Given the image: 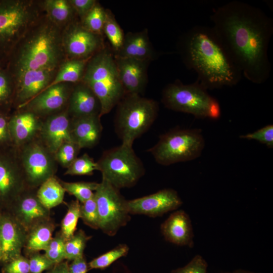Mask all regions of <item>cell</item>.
Wrapping results in <instances>:
<instances>
[{
    "mask_svg": "<svg viewBox=\"0 0 273 273\" xmlns=\"http://www.w3.org/2000/svg\"><path fill=\"white\" fill-rule=\"evenodd\" d=\"M210 19L242 76L253 83H264L271 70L267 52L273 34L272 18L260 8L233 1L217 8Z\"/></svg>",
    "mask_w": 273,
    "mask_h": 273,
    "instance_id": "obj_1",
    "label": "cell"
},
{
    "mask_svg": "<svg viewBox=\"0 0 273 273\" xmlns=\"http://www.w3.org/2000/svg\"><path fill=\"white\" fill-rule=\"evenodd\" d=\"M177 49L185 66L207 90L234 86L242 78L212 27L193 26L181 36Z\"/></svg>",
    "mask_w": 273,
    "mask_h": 273,
    "instance_id": "obj_2",
    "label": "cell"
},
{
    "mask_svg": "<svg viewBox=\"0 0 273 273\" xmlns=\"http://www.w3.org/2000/svg\"><path fill=\"white\" fill-rule=\"evenodd\" d=\"M62 31L44 14L21 39L9 57L6 68L13 79L27 70L58 69L66 60Z\"/></svg>",
    "mask_w": 273,
    "mask_h": 273,
    "instance_id": "obj_3",
    "label": "cell"
},
{
    "mask_svg": "<svg viewBox=\"0 0 273 273\" xmlns=\"http://www.w3.org/2000/svg\"><path fill=\"white\" fill-rule=\"evenodd\" d=\"M42 12L39 2L0 0V62L6 66L13 49Z\"/></svg>",
    "mask_w": 273,
    "mask_h": 273,
    "instance_id": "obj_4",
    "label": "cell"
},
{
    "mask_svg": "<svg viewBox=\"0 0 273 273\" xmlns=\"http://www.w3.org/2000/svg\"><path fill=\"white\" fill-rule=\"evenodd\" d=\"M81 81L99 99L100 117L109 113L124 96L114 55L104 48L89 59Z\"/></svg>",
    "mask_w": 273,
    "mask_h": 273,
    "instance_id": "obj_5",
    "label": "cell"
},
{
    "mask_svg": "<svg viewBox=\"0 0 273 273\" xmlns=\"http://www.w3.org/2000/svg\"><path fill=\"white\" fill-rule=\"evenodd\" d=\"M117 106L115 132L122 145L132 147L134 141L145 133L157 118L158 103L139 95H126Z\"/></svg>",
    "mask_w": 273,
    "mask_h": 273,
    "instance_id": "obj_6",
    "label": "cell"
},
{
    "mask_svg": "<svg viewBox=\"0 0 273 273\" xmlns=\"http://www.w3.org/2000/svg\"><path fill=\"white\" fill-rule=\"evenodd\" d=\"M161 101L170 110L190 114L197 118L217 119L221 115L218 101L197 80L184 84L177 80L168 84L162 91Z\"/></svg>",
    "mask_w": 273,
    "mask_h": 273,
    "instance_id": "obj_7",
    "label": "cell"
},
{
    "mask_svg": "<svg viewBox=\"0 0 273 273\" xmlns=\"http://www.w3.org/2000/svg\"><path fill=\"white\" fill-rule=\"evenodd\" d=\"M204 146L200 130L175 128L160 135L157 143L148 151L157 163L167 166L196 159Z\"/></svg>",
    "mask_w": 273,
    "mask_h": 273,
    "instance_id": "obj_8",
    "label": "cell"
},
{
    "mask_svg": "<svg viewBox=\"0 0 273 273\" xmlns=\"http://www.w3.org/2000/svg\"><path fill=\"white\" fill-rule=\"evenodd\" d=\"M97 162L102 178L119 190L134 186L145 173L133 148L122 144L104 151Z\"/></svg>",
    "mask_w": 273,
    "mask_h": 273,
    "instance_id": "obj_9",
    "label": "cell"
},
{
    "mask_svg": "<svg viewBox=\"0 0 273 273\" xmlns=\"http://www.w3.org/2000/svg\"><path fill=\"white\" fill-rule=\"evenodd\" d=\"M119 190L102 178L94 193L99 228L110 236L116 235L130 218L127 200L125 199Z\"/></svg>",
    "mask_w": 273,
    "mask_h": 273,
    "instance_id": "obj_10",
    "label": "cell"
},
{
    "mask_svg": "<svg viewBox=\"0 0 273 273\" xmlns=\"http://www.w3.org/2000/svg\"><path fill=\"white\" fill-rule=\"evenodd\" d=\"M102 36L86 29L74 20L63 29L62 40L67 59L91 58L104 48Z\"/></svg>",
    "mask_w": 273,
    "mask_h": 273,
    "instance_id": "obj_11",
    "label": "cell"
},
{
    "mask_svg": "<svg viewBox=\"0 0 273 273\" xmlns=\"http://www.w3.org/2000/svg\"><path fill=\"white\" fill-rule=\"evenodd\" d=\"M23 146L22 151L18 149V155L29 180L34 184L42 183L52 176L56 161L42 142L32 140Z\"/></svg>",
    "mask_w": 273,
    "mask_h": 273,
    "instance_id": "obj_12",
    "label": "cell"
},
{
    "mask_svg": "<svg viewBox=\"0 0 273 273\" xmlns=\"http://www.w3.org/2000/svg\"><path fill=\"white\" fill-rule=\"evenodd\" d=\"M182 201L176 191L164 189L152 194L127 200L130 214H144L151 217L162 215L179 208Z\"/></svg>",
    "mask_w": 273,
    "mask_h": 273,
    "instance_id": "obj_13",
    "label": "cell"
},
{
    "mask_svg": "<svg viewBox=\"0 0 273 273\" xmlns=\"http://www.w3.org/2000/svg\"><path fill=\"white\" fill-rule=\"evenodd\" d=\"M21 168L17 148H0V206L9 202L18 191Z\"/></svg>",
    "mask_w": 273,
    "mask_h": 273,
    "instance_id": "obj_14",
    "label": "cell"
},
{
    "mask_svg": "<svg viewBox=\"0 0 273 273\" xmlns=\"http://www.w3.org/2000/svg\"><path fill=\"white\" fill-rule=\"evenodd\" d=\"M73 86L63 83L48 87L18 109L24 108L37 116L56 113L67 106Z\"/></svg>",
    "mask_w": 273,
    "mask_h": 273,
    "instance_id": "obj_15",
    "label": "cell"
},
{
    "mask_svg": "<svg viewBox=\"0 0 273 273\" xmlns=\"http://www.w3.org/2000/svg\"><path fill=\"white\" fill-rule=\"evenodd\" d=\"M58 69L27 70L14 78L13 103L18 108L37 96L53 80Z\"/></svg>",
    "mask_w": 273,
    "mask_h": 273,
    "instance_id": "obj_16",
    "label": "cell"
},
{
    "mask_svg": "<svg viewBox=\"0 0 273 273\" xmlns=\"http://www.w3.org/2000/svg\"><path fill=\"white\" fill-rule=\"evenodd\" d=\"M114 58L124 95H141L148 83L147 70L150 62L116 56Z\"/></svg>",
    "mask_w": 273,
    "mask_h": 273,
    "instance_id": "obj_17",
    "label": "cell"
},
{
    "mask_svg": "<svg viewBox=\"0 0 273 273\" xmlns=\"http://www.w3.org/2000/svg\"><path fill=\"white\" fill-rule=\"evenodd\" d=\"M71 121L67 109L49 116L41 125V142L53 154L64 143L73 142L71 136Z\"/></svg>",
    "mask_w": 273,
    "mask_h": 273,
    "instance_id": "obj_18",
    "label": "cell"
},
{
    "mask_svg": "<svg viewBox=\"0 0 273 273\" xmlns=\"http://www.w3.org/2000/svg\"><path fill=\"white\" fill-rule=\"evenodd\" d=\"M67 109L71 118L99 115L101 105L97 96L85 83L75 84L71 90Z\"/></svg>",
    "mask_w": 273,
    "mask_h": 273,
    "instance_id": "obj_19",
    "label": "cell"
},
{
    "mask_svg": "<svg viewBox=\"0 0 273 273\" xmlns=\"http://www.w3.org/2000/svg\"><path fill=\"white\" fill-rule=\"evenodd\" d=\"M161 231L166 240L179 246H192L194 233L191 219L184 210L172 213L161 224Z\"/></svg>",
    "mask_w": 273,
    "mask_h": 273,
    "instance_id": "obj_20",
    "label": "cell"
},
{
    "mask_svg": "<svg viewBox=\"0 0 273 273\" xmlns=\"http://www.w3.org/2000/svg\"><path fill=\"white\" fill-rule=\"evenodd\" d=\"M99 115L71 118V136L80 149L92 148L100 142L103 130Z\"/></svg>",
    "mask_w": 273,
    "mask_h": 273,
    "instance_id": "obj_21",
    "label": "cell"
},
{
    "mask_svg": "<svg viewBox=\"0 0 273 273\" xmlns=\"http://www.w3.org/2000/svg\"><path fill=\"white\" fill-rule=\"evenodd\" d=\"M114 56L151 62L158 56L145 29L137 32H128L124 35L122 46Z\"/></svg>",
    "mask_w": 273,
    "mask_h": 273,
    "instance_id": "obj_22",
    "label": "cell"
},
{
    "mask_svg": "<svg viewBox=\"0 0 273 273\" xmlns=\"http://www.w3.org/2000/svg\"><path fill=\"white\" fill-rule=\"evenodd\" d=\"M22 235L16 221L0 212V260L5 263L20 256Z\"/></svg>",
    "mask_w": 273,
    "mask_h": 273,
    "instance_id": "obj_23",
    "label": "cell"
},
{
    "mask_svg": "<svg viewBox=\"0 0 273 273\" xmlns=\"http://www.w3.org/2000/svg\"><path fill=\"white\" fill-rule=\"evenodd\" d=\"M41 125L37 116L28 111L10 116L9 126L13 145L19 148L33 140Z\"/></svg>",
    "mask_w": 273,
    "mask_h": 273,
    "instance_id": "obj_24",
    "label": "cell"
},
{
    "mask_svg": "<svg viewBox=\"0 0 273 273\" xmlns=\"http://www.w3.org/2000/svg\"><path fill=\"white\" fill-rule=\"evenodd\" d=\"M40 4L46 16L62 29L75 20L76 14L69 0H45Z\"/></svg>",
    "mask_w": 273,
    "mask_h": 273,
    "instance_id": "obj_25",
    "label": "cell"
},
{
    "mask_svg": "<svg viewBox=\"0 0 273 273\" xmlns=\"http://www.w3.org/2000/svg\"><path fill=\"white\" fill-rule=\"evenodd\" d=\"M90 58L65 60L59 67L53 80L44 89L60 83L76 84L80 82Z\"/></svg>",
    "mask_w": 273,
    "mask_h": 273,
    "instance_id": "obj_26",
    "label": "cell"
},
{
    "mask_svg": "<svg viewBox=\"0 0 273 273\" xmlns=\"http://www.w3.org/2000/svg\"><path fill=\"white\" fill-rule=\"evenodd\" d=\"M65 190L55 177L51 176L39 188L37 199L46 209H51L62 203Z\"/></svg>",
    "mask_w": 273,
    "mask_h": 273,
    "instance_id": "obj_27",
    "label": "cell"
},
{
    "mask_svg": "<svg viewBox=\"0 0 273 273\" xmlns=\"http://www.w3.org/2000/svg\"><path fill=\"white\" fill-rule=\"evenodd\" d=\"M103 34L108 38L115 54L120 50L124 38L122 29L117 23L113 13L106 10V16L103 28Z\"/></svg>",
    "mask_w": 273,
    "mask_h": 273,
    "instance_id": "obj_28",
    "label": "cell"
},
{
    "mask_svg": "<svg viewBox=\"0 0 273 273\" xmlns=\"http://www.w3.org/2000/svg\"><path fill=\"white\" fill-rule=\"evenodd\" d=\"M106 16V10L97 2L89 12L80 20L81 25L87 30L102 36Z\"/></svg>",
    "mask_w": 273,
    "mask_h": 273,
    "instance_id": "obj_29",
    "label": "cell"
},
{
    "mask_svg": "<svg viewBox=\"0 0 273 273\" xmlns=\"http://www.w3.org/2000/svg\"><path fill=\"white\" fill-rule=\"evenodd\" d=\"M66 192L75 197L82 203L94 195L99 183L95 182H62Z\"/></svg>",
    "mask_w": 273,
    "mask_h": 273,
    "instance_id": "obj_30",
    "label": "cell"
},
{
    "mask_svg": "<svg viewBox=\"0 0 273 273\" xmlns=\"http://www.w3.org/2000/svg\"><path fill=\"white\" fill-rule=\"evenodd\" d=\"M46 209L37 199L29 197L21 201L19 211L24 220L30 222L46 216Z\"/></svg>",
    "mask_w": 273,
    "mask_h": 273,
    "instance_id": "obj_31",
    "label": "cell"
},
{
    "mask_svg": "<svg viewBox=\"0 0 273 273\" xmlns=\"http://www.w3.org/2000/svg\"><path fill=\"white\" fill-rule=\"evenodd\" d=\"M14 80L6 67L0 69V107L9 109L13 104Z\"/></svg>",
    "mask_w": 273,
    "mask_h": 273,
    "instance_id": "obj_32",
    "label": "cell"
},
{
    "mask_svg": "<svg viewBox=\"0 0 273 273\" xmlns=\"http://www.w3.org/2000/svg\"><path fill=\"white\" fill-rule=\"evenodd\" d=\"M128 251L129 248L126 245L120 244L92 260L88 263V266L91 269L105 268L119 258L125 256Z\"/></svg>",
    "mask_w": 273,
    "mask_h": 273,
    "instance_id": "obj_33",
    "label": "cell"
},
{
    "mask_svg": "<svg viewBox=\"0 0 273 273\" xmlns=\"http://www.w3.org/2000/svg\"><path fill=\"white\" fill-rule=\"evenodd\" d=\"M80 204L77 200L69 205L67 212L62 222V232L65 239L68 240L74 235L78 219L80 217Z\"/></svg>",
    "mask_w": 273,
    "mask_h": 273,
    "instance_id": "obj_34",
    "label": "cell"
},
{
    "mask_svg": "<svg viewBox=\"0 0 273 273\" xmlns=\"http://www.w3.org/2000/svg\"><path fill=\"white\" fill-rule=\"evenodd\" d=\"M95 170H98L97 162L87 154L85 153L75 159L67 168L65 174L72 175H89L93 174Z\"/></svg>",
    "mask_w": 273,
    "mask_h": 273,
    "instance_id": "obj_35",
    "label": "cell"
},
{
    "mask_svg": "<svg viewBox=\"0 0 273 273\" xmlns=\"http://www.w3.org/2000/svg\"><path fill=\"white\" fill-rule=\"evenodd\" d=\"M88 239L82 231H79L65 242V258L74 260L83 256V251Z\"/></svg>",
    "mask_w": 273,
    "mask_h": 273,
    "instance_id": "obj_36",
    "label": "cell"
},
{
    "mask_svg": "<svg viewBox=\"0 0 273 273\" xmlns=\"http://www.w3.org/2000/svg\"><path fill=\"white\" fill-rule=\"evenodd\" d=\"M52 230L47 226H41L30 235L27 247L32 251L45 250L52 240Z\"/></svg>",
    "mask_w": 273,
    "mask_h": 273,
    "instance_id": "obj_37",
    "label": "cell"
},
{
    "mask_svg": "<svg viewBox=\"0 0 273 273\" xmlns=\"http://www.w3.org/2000/svg\"><path fill=\"white\" fill-rule=\"evenodd\" d=\"M80 149L73 142H66L54 154L55 159L61 165L67 168L77 157Z\"/></svg>",
    "mask_w": 273,
    "mask_h": 273,
    "instance_id": "obj_38",
    "label": "cell"
},
{
    "mask_svg": "<svg viewBox=\"0 0 273 273\" xmlns=\"http://www.w3.org/2000/svg\"><path fill=\"white\" fill-rule=\"evenodd\" d=\"M80 218L86 224L94 229L99 228L98 212L94 195L80 205Z\"/></svg>",
    "mask_w": 273,
    "mask_h": 273,
    "instance_id": "obj_39",
    "label": "cell"
},
{
    "mask_svg": "<svg viewBox=\"0 0 273 273\" xmlns=\"http://www.w3.org/2000/svg\"><path fill=\"white\" fill-rule=\"evenodd\" d=\"M65 242L57 237L52 239L45 251V256L53 263H58L65 258Z\"/></svg>",
    "mask_w": 273,
    "mask_h": 273,
    "instance_id": "obj_40",
    "label": "cell"
},
{
    "mask_svg": "<svg viewBox=\"0 0 273 273\" xmlns=\"http://www.w3.org/2000/svg\"><path fill=\"white\" fill-rule=\"evenodd\" d=\"M241 139L254 140L265 145L269 148H273V125H266L252 133L240 136Z\"/></svg>",
    "mask_w": 273,
    "mask_h": 273,
    "instance_id": "obj_41",
    "label": "cell"
},
{
    "mask_svg": "<svg viewBox=\"0 0 273 273\" xmlns=\"http://www.w3.org/2000/svg\"><path fill=\"white\" fill-rule=\"evenodd\" d=\"M207 263L200 255H197L185 266L172 270L171 273H206Z\"/></svg>",
    "mask_w": 273,
    "mask_h": 273,
    "instance_id": "obj_42",
    "label": "cell"
},
{
    "mask_svg": "<svg viewBox=\"0 0 273 273\" xmlns=\"http://www.w3.org/2000/svg\"><path fill=\"white\" fill-rule=\"evenodd\" d=\"M8 109L0 107V148L13 146L11 137Z\"/></svg>",
    "mask_w": 273,
    "mask_h": 273,
    "instance_id": "obj_43",
    "label": "cell"
},
{
    "mask_svg": "<svg viewBox=\"0 0 273 273\" xmlns=\"http://www.w3.org/2000/svg\"><path fill=\"white\" fill-rule=\"evenodd\" d=\"M29 261L20 256L6 263L2 273H30Z\"/></svg>",
    "mask_w": 273,
    "mask_h": 273,
    "instance_id": "obj_44",
    "label": "cell"
},
{
    "mask_svg": "<svg viewBox=\"0 0 273 273\" xmlns=\"http://www.w3.org/2000/svg\"><path fill=\"white\" fill-rule=\"evenodd\" d=\"M31 273H41L54 264L45 255H36L29 261Z\"/></svg>",
    "mask_w": 273,
    "mask_h": 273,
    "instance_id": "obj_45",
    "label": "cell"
},
{
    "mask_svg": "<svg viewBox=\"0 0 273 273\" xmlns=\"http://www.w3.org/2000/svg\"><path fill=\"white\" fill-rule=\"evenodd\" d=\"M69 1L80 20L89 12L97 3V1L95 0Z\"/></svg>",
    "mask_w": 273,
    "mask_h": 273,
    "instance_id": "obj_46",
    "label": "cell"
},
{
    "mask_svg": "<svg viewBox=\"0 0 273 273\" xmlns=\"http://www.w3.org/2000/svg\"><path fill=\"white\" fill-rule=\"evenodd\" d=\"M87 265L83 256L76 258L69 265L70 273H86Z\"/></svg>",
    "mask_w": 273,
    "mask_h": 273,
    "instance_id": "obj_47",
    "label": "cell"
},
{
    "mask_svg": "<svg viewBox=\"0 0 273 273\" xmlns=\"http://www.w3.org/2000/svg\"><path fill=\"white\" fill-rule=\"evenodd\" d=\"M51 273H70L69 265L66 262L57 263Z\"/></svg>",
    "mask_w": 273,
    "mask_h": 273,
    "instance_id": "obj_48",
    "label": "cell"
},
{
    "mask_svg": "<svg viewBox=\"0 0 273 273\" xmlns=\"http://www.w3.org/2000/svg\"><path fill=\"white\" fill-rule=\"evenodd\" d=\"M234 273H256L253 271L244 270V269H237L234 271Z\"/></svg>",
    "mask_w": 273,
    "mask_h": 273,
    "instance_id": "obj_49",
    "label": "cell"
},
{
    "mask_svg": "<svg viewBox=\"0 0 273 273\" xmlns=\"http://www.w3.org/2000/svg\"><path fill=\"white\" fill-rule=\"evenodd\" d=\"M4 67H6V65L0 62V69Z\"/></svg>",
    "mask_w": 273,
    "mask_h": 273,
    "instance_id": "obj_50",
    "label": "cell"
},
{
    "mask_svg": "<svg viewBox=\"0 0 273 273\" xmlns=\"http://www.w3.org/2000/svg\"><path fill=\"white\" fill-rule=\"evenodd\" d=\"M1 249H0V258H1Z\"/></svg>",
    "mask_w": 273,
    "mask_h": 273,
    "instance_id": "obj_51",
    "label": "cell"
},
{
    "mask_svg": "<svg viewBox=\"0 0 273 273\" xmlns=\"http://www.w3.org/2000/svg\"><path fill=\"white\" fill-rule=\"evenodd\" d=\"M225 273H234V271L232 272H225Z\"/></svg>",
    "mask_w": 273,
    "mask_h": 273,
    "instance_id": "obj_52",
    "label": "cell"
},
{
    "mask_svg": "<svg viewBox=\"0 0 273 273\" xmlns=\"http://www.w3.org/2000/svg\"><path fill=\"white\" fill-rule=\"evenodd\" d=\"M48 273H51V272H48Z\"/></svg>",
    "mask_w": 273,
    "mask_h": 273,
    "instance_id": "obj_53",
    "label": "cell"
}]
</instances>
